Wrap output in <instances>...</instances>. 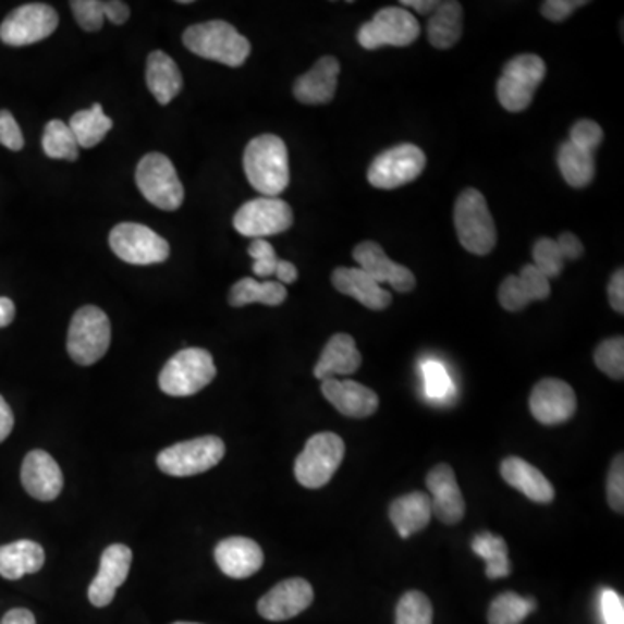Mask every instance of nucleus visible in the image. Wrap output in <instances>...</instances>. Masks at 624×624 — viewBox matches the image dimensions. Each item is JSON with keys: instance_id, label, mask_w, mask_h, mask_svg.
Segmentation results:
<instances>
[{"instance_id": "f257e3e1", "label": "nucleus", "mask_w": 624, "mask_h": 624, "mask_svg": "<svg viewBox=\"0 0 624 624\" xmlns=\"http://www.w3.org/2000/svg\"><path fill=\"white\" fill-rule=\"evenodd\" d=\"M248 183L262 196L278 198L290 184L289 149L274 134H262L248 143L243 155Z\"/></svg>"}, {"instance_id": "f03ea898", "label": "nucleus", "mask_w": 624, "mask_h": 624, "mask_svg": "<svg viewBox=\"0 0 624 624\" xmlns=\"http://www.w3.org/2000/svg\"><path fill=\"white\" fill-rule=\"evenodd\" d=\"M183 42L193 54L231 69L245 64L252 51L250 42L233 25L222 20L189 26L184 32Z\"/></svg>"}, {"instance_id": "7ed1b4c3", "label": "nucleus", "mask_w": 624, "mask_h": 624, "mask_svg": "<svg viewBox=\"0 0 624 624\" xmlns=\"http://www.w3.org/2000/svg\"><path fill=\"white\" fill-rule=\"evenodd\" d=\"M460 245L474 255H488L497 247V225L485 195L474 187L463 189L455 204Z\"/></svg>"}, {"instance_id": "20e7f679", "label": "nucleus", "mask_w": 624, "mask_h": 624, "mask_svg": "<svg viewBox=\"0 0 624 624\" xmlns=\"http://www.w3.org/2000/svg\"><path fill=\"white\" fill-rule=\"evenodd\" d=\"M217 370L212 354L205 348L189 347L170 357L158 378L160 389L172 397L198 394L212 382Z\"/></svg>"}, {"instance_id": "39448f33", "label": "nucleus", "mask_w": 624, "mask_h": 624, "mask_svg": "<svg viewBox=\"0 0 624 624\" xmlns=\"http://www.w3.org/2000/svg\"><path fill=\"white\" fill-rule=\"evenodd\" d=\"M111 325L107 313L96 306H85L73 315L69 330L70 357L81 366L98 363L108 353Z\"/></svg>"}, {"instance_id": "423d86ee", "label": "nucleus", "mask_w": 624, "mask_h": 624, "mask_svg": "<svg viewBox=\"0 0 624 624\" xmlns=\"http://www.w3.org/2000/svg\"><path fill=\"white\" fill-rule=\"evenodd\" d=\"M547 75V64L540 56L521 54L510 60L497 85L501 107L512 113L526 110L535 99L536 89Z\"/></svg>"}, {"instance_id": "0eeeda50", "label": "nucleus", "mask_w": 624, "mask_h": 624, "mask_svg": "<svg viewBox=\"0 0 624 624\" xmlns=\"http://www.w3.org/2000/svg\"><path fill=\"white\" fill-rule=\"evenodd\" d=\"M344 455V441L337 433H316L295 460V477L304 488H323L335 476Z\"/></svg>"}, {"instance_id": "6e6552de", "label": "nucleus", "mask_w": 624, "mask_h": 624, "mask_svg": "<svg viewBox=\"0 0 624 624\" xmlns=\"http://www.w3.org/2000/svg\"><path fill=\"white\" fill-rule=\"evenodd\" d=\"M136 183L140 195L149 204L174 212L184 201V186L174 163L162 154H149L140 160L136 170Z\"/></svg>"}, {"instance_id": "1a4fd4ad", "label": "nucleus", "mask_w": 624, "mask_h": 624, "mask_svg": "<svg viewBox=\"0 0 624 624\" xmlns=\"http://www.w3.org/2000/svg\"><path fill=\"white\" fill-rule=\"evenodd\" d=\"M225 455L224 442L217 436L189 439L167 448L158 455L160 470L169 476L189 477L216 467Z\"/></svg>"}, {"instance_id": "9d476101", "label": "nucleus", "mask_w": 624, "mask_h": 624, "mask_svg": "<svg viewBox=\"0 0 624 624\" xmlns=\"http://www.w3.org/2000/svg\"><path fill=\"white\" fill-rule=\"evenodd\" d=\"M110 247L119 259L134 266L166 262L170 245L148 225L124 222L111 230Z\"/></svg>"}, {"instance_id": "9b49d317", "label": "nucleus", "mask_w": 624, "mask_h": 624, "mask_svg": "<svg viewBox=\"0 0 624 624\" xmlns=\"http://www.w3.org/2000/svg\"><path fill=\"white\" fill-rule=\"evenodd\" d=\"M233 224L243 236L264 240L289 231L293 224V210L281 198L260 196L240 207Z\"/></svg>"}, {"instance_id": "f8f14e48", "label": "nucleus", "mask_w": 624, "mask_h": 624, "mask_svg": "<svg viewBox=\"0 0 624 624\" xmlns=\"http://www.w3.org/2000/svg\"><path fill=\"white\" fill-rule=\"evenodd\" d=\"M420 35V23L403 8H386L357 32V42L368 51L383 46L406 47Z\"/></svg>"}, {"instance_id": "ddd939ff", "label": "nucleus", "mask_w": 624, "mask_h": 624, "mask_svg": "<svg viewBox=\"0 0 624 624\" xmlns=\"http://www.w3.org/2000/svg\"><path fill=\"white\" fill-rule=\"evenodd\" d=\"M60 16L54 8L42 2H32L14 9L0 25V40L8 46L23 47L40 42L54 34Z\"/></svg>"}, {"instance_id": "4468645a", "label": "nucleus", "mask_w": 624, "mask_h": 624, "mask_svg": "<svg viewBox=\"0 0 624 624\" xmlns=\"http://www.w3.org/2000/svg\"><path fill=\"white\" fill-rule=\"evenodd\" d=\"M427 157L418 146L400 145L378 155L368 169V183L377 189H395L424 172Z\"/></svg>"}, {"instance_id": "2eb2a0df", "label": "nucleus", "mask_w": 624, "mask_h": 624, "mask_svg": "<svg viewBox=\"0 0 624 624\" xmlns=\"http://www.w3.org/2000/svg\"><path fill=\"white\" fill-rule=\"evenodd\" d=\"M529 408L540 424L559 425L573 418L578 400L570 383L559 378H543L533 389Z\"/></svg>"}, {"instance_id": "dca6fc26", "label": "nucleus", "mask_w": 624, "mask_h": 624, "mask_svg": "<svg viewBox=\"0 0 624 624\" xmlns=\"http://www.w3.org/2000/svg\"><path fill=\"white\" fill-rule=\"evenodd\" d=\"M315 600V590L309 582L290 578L278 583L257 603L260 616L268 621H289L306 611Z\"/></svg>"}, {"instance_id": "f3484780", "label": "nucleus", "mask_w": 624, "mask_h": 624, "mask_svg": "<svg viewBox=\"0 0 624 624\" xmlns=\"http://www.w3.org/2000/svg\"><path fill=\"white\" fill-rule=\"evenodd\" d=\"M132 550L125 545H111L101 555L99 571L89 586V600L94 608H107L115 599L131 571Z\"/></svg>"}, {"instance_id": "a211bd4d", "label": "nucleus", "mask_w": 624, "mask_h": 624, "mask_svg": "<svg viewBox=\"0 0 624 624\" xmlns=\"http://www.w3.org/2000/svg\"><path fill=\"white\" fill-rule=\"evenodd\" d=\"M354 260L359 269L374 278L378 285L389 283L395 292L408 293L415 290L416 278L408 268L387 257L383 248L375 242H362L354 248Z\"/></svg>"}, {"instance_id": "6ab92c4d", "label": "nucleus", "mask_w": 624, "mask_h": 624, "mask_svg": "<svg viewBox=\"0 0 624 624\" xmlns=\"http://www.w3.org/2000/svg\"><path fill=\"white\" fill-rule=\"evenodd\" d=\"M427 488L433 517L448 526L458 524L465 515V500L456 482L455 470L446 463L436 465L427 476Z\"/></svg>"}, {"instance_id": "aec40b11", "label": "nucleus", "mask_w": 624, "mask_h": 624, "mask_svg": "<svg viewBox=\"0 0 624 624\" xmlns=\"http://www.w3.org/2000/svg\"><path fill=\"white\" fill-rule=\"evenodd\" d=\"M552 286L533 264H526L521 274H510L503 280L498 290V301L509 313L526 309L531 302L545 301L550 297Z\"/></svg>"}, {"instance_id": "412c9836", "label": "nucleus", "mask_w": 624, "mask_h": 624, "mask_svg": "<svg viewBox=\"0 0 624 624\" xmlns=\"http://www.w3.org/2000/svg\"><path fill=\"white\" fill-rule=\"evenodd\" d=\"M22 482L26 493L35 500L52 501L63 489V472L46 451H30L23 460Z\"/></svg>"}, {"instance_id": "4be33fe9", "label": "nucleus", "mask_w": 624, "mask_h": 624, "mask_svg": "<svg viewBox=\"0 0 624 624\" xmlns=\"http://www.w3.org/2000/svg\"><path fill=\"white\" fill-rule=\"evenodd\" d=\"M340 63L333 56H323L309 72L293 84V96L302 105H328L335 98Z\"/></svg>"}, {"instance_id": "5701e85b", "label": "nucleus", "mask_w": 624, "mask_h": 624, "mask_svg": "<svg viewBox=\"0 0 624 624\" xmlns=\"http://www.w3.org/2000/svg\"><path fill=\"white\" fill-rule=\"evenodd\" d=\"M213 555L219 570L233 579L250 578L264 564L262 548L243 536L222 540L217 545Z\"/></svg>"}, {"instance_id": "b1692460", "label": "nucleus", "mask_w": 624, "mask_h": 624, "mask_svg": "<svg viewBox=\"0 0 624 624\" xmlns=\"http://www.w3.org/2000/svg\"><path fill=\"white\" fill-rule=\"evenodd\" d=\"M321 392L335 406L337 412L351 418H368L378 409V395L353 380L328 378L321 383Z\"/></svg>"}, {"instance_id": "393cba45", "label": "nucleus", "mask_w": 624, "mask_h": 624, "mask_svg": "<svg viewBox=\"0 0 624 624\" xmlns=\"http://www.w3.org/2000/svg\"><path fill=\"white\" fill-rule=\"evenodd\" d=\"M333 289L371 310H383L391 306L392 295L374 278L359 268H337L332 274Z\"/></svg>"}, {"instance_id": "a878e982", "label": "nucleus", "mask_w": 624, "mask_h": 624, "mask_svg": "<svg viewBox=\"0 0 624 624\" xmlns=\"http://www.w3.org/2000/svg\"><path fill=\"white\" fill-rule=\"evenodd\" d=\"M501 477L506 485L518 489L524 497L536 503H552L555 489L550 480L541 474L531 463L518 456H510L501 463Z\"/></svg>"}, {"instance_id": "bb28decb", "label": "nucleus", "mask_w": 624, "mask_h": 624, "mask_svg": "<svg viewBox=\"0 0 624 624\" xmlns=\"http://www.w3.org/2000/svg\"><path fill=\"white\" fill-rule=\"evenodd\" d=\"M362 363L363 357L357 351L356 340L347 333H337L325 345L323 353L315 366V377L328 380L335 375L356 374Z\"/></svg>"}, {"instance_id": "cd10ccee", "label": "nucleus", "mask_w": 624, "mask_h": 624, "mask_svg": "<svg viewBox=\"0 0 624 624\" xmlns=\"http://www.w3.org/2000/svg\"><path fill=\"white\" fill-rule=\"evenodd\" d=\"M389 515L401 538L406 540L409 536L429 526L430 518H432L430 497L415 491V493L395 498L389 509Z\"/></svg>"}, {"instance_id": "c85d7f7f", "label": "nucleus", "mask_w": 624, "mask_h": 624, "mask_svg": "<svg viewBox=\"0 0 624 624\" xmlns=\"http://www.w3.org/2000/svg\"><path fill=\"white\" fill-rule=\"evenodd\" d=\"M46 564V553L39 543L30 540L14 541L0 547V576L11 582L26 574L39 573Z\"/></svg>"}, {"instance_id": "c756f323", "label": "nucleus", "mask_w": 624, "mask_h": 624, "mask_svg": "<svg viewBox=\"0 0 624 624\" xmlns=\"http://www.w3.org/2000/svg\"><path fill=\"white\" fill-rule=\"evenodd\" d=\"M146 84L160 105H169L183 89V75L169 54L154 51L146 61Z\"/></svg>"}, {"instance_id": "7c9ffc66", "label": "nucleus", "mask_w": 624, "mask_h": 624, "mask_svg": "<svg viewBox=\"0 0 624 624\" xmlns=\"http://www.w3.org/2000/svg\"><path fill=\"white\" fill-rule=\"evenodd\" d=\"M70 5L85 32L101 30L105 20L113 25H124L131 16V8L122 0H75Z\"/></svg>"}, {"instance_id": "2f4dec72", "label": "nucleus", "mask_w": 624, "mask_h": 624, "mask_svg": "<svg viewBox=\"0 0 624 624\" xmlns=\"http://www.w3.org/2000/svg\"><path fill=\"white\" fill-rule=\"evenodd\" d=\"M463 34V8L456 0L439 2L427 25V35L436 49H450Z\"/></svg>"}, {"instance_id": "473e14b6", "label": "nucleus", "mask_w": 624, "mask_h": 624, "mask_svg": "<svg viewBox=\"0 0 624 624\" xmlns=\"http://www.w3.org/2000/svg\"><path fill=\"white\" fill-rule=\"evenodd\" d=\"M285 285L278 281H257L254 278H243L236 281L231 289L230 301L233 307L248 306V304H264V306H281L286 301Z\"/></svg>"}, {"instance_id": "72a5a7b5", "label": "nucleus", "mask_w": 624, "mask_h": 624, "mask_svg": "<svg viewBox=\"0 0 624 624\" xmlns=\"http://www.w3.org/2000/svg\"><path fill=\"white\" fill-rule=\"evenodd\" d=\"M70 131L77 139L78 148L98 146L113 127V120L102 111L101 105H94L90 110L77 111L70 119Z\"/></svg>"}, {"instance_id": "f704fd0d", "label": "nucleus", "mask_w": 624, "mask_h": 624, "mask_svg": "<svg viewBox=\"0 0 624 624\" xmlns=\"http://www.w3.org/2000/svg\"><path fill=\"white\" fill-rule=\"evenodd\" d=\"M556 163L561 169L565 183L573 187H585L594 181V154L576 148L571 140L562 143L556 155Z\"/></svg>"}, {"instance_id": "c9c22d12", "label": "nucleus", "mask_w": 624, "mask_h": 624, "mask_svg": "<svg viewBox=\"0 0 624 624\" xmlns=\"http://www.w3.org/2000/svg\"><path fill=\"white\" fill-rule=\"evenodd\" d=\"M472 550L486 561V576L489 579L506 578L510 571L509 547L506 541L491 533H480L472 541Z\"/></svg>"}, {"instance_id": "e433bc0d", "label": "nucleus", "mask_w": 624, "mask_h": 624, "mask_svg": "<svg viewBox=\"0 0 624 624\" xmlns=\"http://www.w3.org/2000/svg\"><path fill=\"white\" fill-rule=\"evenodd\" d=\"M536 611L535 599H524L514 591L498 595L489 605V624H521Z\"/></svg>"}, {"instance_id": "4c0bfd02", "label": "nucleus", "mask_w": 624, "mask_h": 624, "mask_svg": "<svg viewBox=\"0 0 624 624\" xmlns=\"http://www.w3.org/2000/svg\"><path fill=\"white\" fill-rule=\"evenodd\" d=\"M42 149L49 158L75 162L81 148L69 124H64L61 120H51L44 129Z\"/></svg>"}, {"instance_id": "58836bf2", "label": "nucleus", "mask_w": 624, "mask_h": 624, "mask_svg": "<svg viewBox=\"0 0 624 624\" xmlns=\"http://www.w3.org/2000/svg\"><path fill=\"white\" fill-rule=\"evenodd\" d=\"M433 609L421 591H406L395 609V624H432Z\"/></svg>"}, {"instance_id": "ea45409f", "label": "nucleus", "mask_w": 624, "mask_h": 624, "mask_svg": "<svg viewBox=\"0 0 624 624\" xmlns=\"http://www.w3.org/2000/svg\"><path fill=\"white\" fill-rule=\"evenodd\" d=\"M595 365L602 374L614 380H623L624 377V339L614 337V339L603 340L599 347L595 348Z\"/></svg>"}, {"instance_id": "a19ab883", "label": "nucleus", "mask_w": 624, "mask_h": 624, "mask_svg": "<svg viewBox=\"0 0 624 624\" xmlns=\"http://www.w3.org/2000/svg\"><path fill=\"white\" fill-rule=\"evenodd\" d=\"M533 257H535L533 266H535L545 278H548V280L561 277V272L564 271V255H562L561 247H559L556 240H538V242L535 243V247H533Z\"/></svg>"}, {"instance_id": "79ce46f5", "label": "nucleus", "mask_w": 624, "mask_h": 624, "mask_svg": "<svg viewBox=\"0 0 624 624\" xmlns=\"http://www.w3.org/2000/svg\"><path fill=\"white\" fill-rule=\"evenodd\" d=\"M421 374L425 380V394L433 401H444L453 394L455 387L453 380L448 375L444 365L439 362H425L421 366Z\"/></svg>"}, {"instance_id": "37998d69", "label": "nucleus", "mask_w": 624, "mask_h": 624, "mask_svg": "<svg viewBox=\"0 0 624 624\" xmlns=\"http://www.w3.org/2000/svg\"><path fill=\"white\" fill-rule=\"evenodd\" d=\"M570 140L576 148L588 151V154H595V149L602 145V127L591 120H579L571 129Z\"/></svg>"}, {"instance_id": "c03bdc74", "label": "nucleus", "mask_w": 624, "mask_h": 624, "mask_svg": "<svg viewBox=\"0 0 624 624\" xmlns=\"http://www.w3.org/2000/svg\"><path fill=\"white\" fill-rule=\"evenodd\" d=\"M248 254L254 259V274L259 278H269L274 274L278 266L277 252L272 248L271 243L266 240H254Z\"/></svg>"}, {"instance_id": "a18cd8bd", "label": "nucleus", "mask_w": 624, "mask_h": 624, "mask_svg": "<svg viewBox=\"0 0 624 624\" xmlns=\"http://www.w3.org/2000/svg\"><path fill=\"white\" fill-rule=\"evenodd\" d=\"M608 501L617 514L624 512V458L617 455L608 476Z\"/></svg>"}, {"instance_id": "49530a36", "label": "nucleus", "mask_w": 624, "mask_h": 624, "mask_svg": "<svg viewBox=\"0 0 624 624\" xmlns=\"http://www.w3.org/2000/svg\"><path fill=\"white\" fill-rule=\"evenodd\" d=\"M0 145L11 151H22L25 146L22 129L17 125L13 113L8 110H0Z\"/></svg>"}, {"instance_id": "de8ad7c7", "label": "nucleus", "mask_w": 624, "mask_h": 624, "mask_svg": "<svg viewBox=\"0 0 624 624\" xmlns=\"http://www.w3.org/2000/svg\"><path fill=\"white\" fill-rule=\"evenodd\" d=\"M600 612L603 624H624V600L614 590H605L600 595Z\"/></svg>"}, {"instance_id": "09e8293b", "label": "nucleus", "mask_w": 624, "mask_h": 624, "mask_svg": "<svg viewBox=\"0 0 624 624\" xmlns=\"http://www.w3.org/2000/svg\"><path fill=\"white\" fill-rule=\"evenodd\" d=\"M586 4V0H548L541 4V14L550 22L561 23Z\"/></svg>"}, {"instance_id": "8fccbe9b", "label": "nucleus", "mask_w": 624, "mask_h": 624, "mask_svg": "<svg viewBox=\"0 0 624 624\" xmlns=\"http://www.w3.org/2000/svg\"><path fill=\"white\" fill-rule=\"evenodd\" d=\"M609 302H611L612 309L623 315L624 313V272L623 269H617L612 274L609 281Z\"/></svg>"}, {"instance_id": "3c124183", "label": "nucleus", "mask_w": 624, "mask_h": 624, "mask_svg": "<svg viewBox=\"0 0 624 624\" xmlns=\"http://www.w3.org/2000/svg\"><path fill=\"white\" fill-rule=\"evenodd\" d=\"M556 243H559V247H561L564 260H578L583 252H585L582 240H579L576 234L567 233V231L559 236Z\"/></svg>"}, {"instance_id": "603ef678", "label": "nucleus", "mask_w": 624, "mask_h": 624, "mask_svg": "<svg viewBox=\"0 0 624 624\" xmlns=\"http://www.w3.org/2000/svg\"><path fill=\"white\" fill-rule=\"evenodd\" d=\"M13 409L9 406L8 401L0 395V442H4L9 438V433L13 432Z\"/></svg>"}, {"instance_id": "864d4df0", "label": "nucleus", "mask_w": 624, "mask_h": 624, "mask_svg": "<svg viewBox=\"0 0 624 624\" xmlns=\"http://www.w3.org/2000/svg\"><path fill=\"white\" fill-rule=\"evenodd\" d=\"M274 274H277L278 280H280L278 283H281V285L295 283L298 278L297 268H295L292 262H289V260H278L277 271H274Z\"/></svg>"}, {"instance_id": "5fc2aeb1", "label": "nucleus", "mask_w": 624, "mask_h": 624, "mask_svg": "<svg viewBox=\"0 0 624 624\" xmlns=\"http://www.w3.org/2000/svg\"><path fill=\"white\" fill-rule=\"evenodd\" d=\"M0 624H37L35 623V616L28 609H13L9 611Z\"/></svg>"}, {"instance_id": "6e6d98bb", "label": "nucleus", "mask_w": 624, "mask_h": 624, "mask_svg": "<svg viewBox=\"0 0 624 624\" xmlns=\"http://www.w3.org/2000/svg\"><path fill=\"white\" fill-rule=\"evenodd\" d=\"M14 316H16V307H14L13 301L8 297H0V328L13 323Z\"/></svg>"}, {"instance_id": "4d7b16f0", "label": "nucleus", "mask_w": 624, "mask_h": 624, "mask_svg": "<svg viewBox=\"0 0 624 624\" xmlns=\"http://www.w3.org/2000/svg\"><path fill=\"white\" fill-rule=\"evenodd\" d=\"M401 4L415 9L416 13L429 14L438 9L439 2L436 0H404Z\"/></svg>"}, {"instance_id": "13d9d810", "label": "nucleus", "mask_w": 624, "mask_h": 624, "mask_svg": "<svg viewBox=\"0 0 624 624\" xmlns=\"http://www.w3.org/2000/svg\"><path fill=\"white\" fill-rule=\"evenodd\" d=\"M174 624H198V623H174Z\"/></svg>"}]
</instances>
